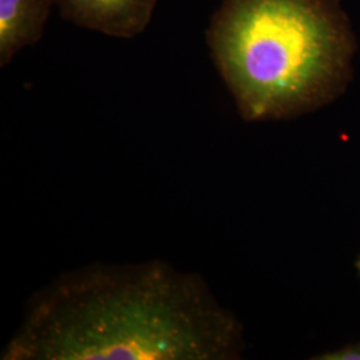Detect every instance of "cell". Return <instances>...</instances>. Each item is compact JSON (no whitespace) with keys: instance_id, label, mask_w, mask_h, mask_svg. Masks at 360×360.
<instances>
[{"instance_id":"2","label":"cell","mask_w":360,"mask_h":360,"mask_svg":"<svg viewBox=\"0 0 360 360\" xmlns=\"http://www.w3.org/2000/svg\"><path fill=\"white\" fill-rule=\"evenodd\" d=\"M206 38L247 122L307 114L351 77L355 41L338 0H221Z\"/></svg>"},{"instance_id":"5","label":"cell","mask_w":360,"mask_h":360,"mask_svg":"<svg viewBox=\"0 0 360 360\" xmlns=\"http://www.w3.org/2000/svg\"><path fill=\"white\" fill-rule=\"evenodd\" d=\"M316 360H360V342L314 356Z\"/></svg>"},{"instance_id":"4","label":"cell","mask_w":360,"mask_h":360,"mask_svg":"<svg viewBox=\"0 0 360 360\" xmlns=\"http://www.w3.org/2000/svg\"><path fill=\"white\" fill-rule=\"evenodd\" d=\"M53 0H0V65L38 43L51 13Z\"/></svg>"},{"instance_id":"1","label":"cell","mask_w":360,"mask_h":360,"mask_svg":"<svg viewBox=\"0 0 360 360\" xmlns=\"http://www.w3.org/2000/svg\"><path fill=\"white\" fill-rule=\"evenodd\" d=\"M242 326L196 274L163 262L67 272L39 291L3 360H230Z\"/></svg>"},{"instance_id":"3","label":"cell","mask_w":360,"mask_h":360,"mask_svg":"<svg viewBox=\"0 0 360 360\" xmlns=\"http://www.w3.org/2000/svg\"><path fill=\"white\" fill-rule=\"evenodd\" d=\"M158 0H53L62 18L112 38L132 39L150 25Z\"/></svg>"},{"instance_id":"6","label":"cell","mask_w":360,"mask_h":360,"mask_svg":"<svg viewBox=\"0 0 360 360\" xmlns=\"http://www.w3.org/2000/svg\"><path fill=\"white\" fill-rule=\"evenodd\" d=\"M356 267H358V271H359V274H360V257H359V260H358V263H356Z\"/></svg>"}]
</instances>
